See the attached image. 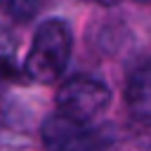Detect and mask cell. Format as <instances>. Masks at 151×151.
<instances>
[{
	"instance_id": "3957f363",
	"label": "cell",
	"mask_w": 151,
	"mask_h": 151,
	"mask_svg": "<svg viewBox=\"0 0 151 151\" xmlns=\"http://www.w3.org/2000/svg\"><path fill=\"white\" fill-rule=\"evenodd\" d=\"M40 142L47 151H104V137L90 127L52 113L40 125Z\"/></svg>"
},
{
	"instance_id": "5b68a950",
	"label": "cell",
	"mask_w": 151,
	"mask_h": 151,
	"mask_svg": "<svg viewBox=\"0 0 151 151\" xmlns=\"http://www.w3.org/2000/svg\"><path fill=\"white\" fill-rule=\"evenodd\" d=\"M125 104L130 116L151 127V59L137 64L125 83Z\"/></svg>"
},
{
	"instance_id": "6da1fadb",
	"label": "cell",
	"mask_w": 151,
	"mask_h": 151,
	"mask_svg": "<svg viewBox=\"0 0 151 151\" xmlns=\"http://www.w3.org/2000/svg\"><path fill=\"white\" fill-rule=\"evenodd\" d=\"M73 50V33L64 19H47L38 26L31 50L24 61V73L28 80L50 85L64 73Z\"/></svg>"
},
{
	"instance_id": "7a4b0ae2",
	"label": "cell",
	"mask_w": 151,
	"mask_h": 151,
	"mask_svg": "<svg viewBox=\"0 0 151 151\" xmlns=\"http://www.w3.org/2000/svg\"><path fill=\"white\" fill-rule=\"evenodd\" d=\"M109 104L111 90L101 80H94L90 76H73L64 80L54 97L57 113L80 125H90L109 109Z\"/></svg>"
},
{
	"instance_id": "277c9868",
	"label": "cell",
	"mask_w": 151,
	"mask_h": 151,
	"mask_svg": "<svg viewBox=\"0 0 151 151\" xmlns=\"http://www.w3.org/2000/svg\"><path fill=\"white\" fill-rule=\"evenodd\" d=\"M50 0H0V61H12L19 47V33Z\"/></svg>"
}]
</instances>
